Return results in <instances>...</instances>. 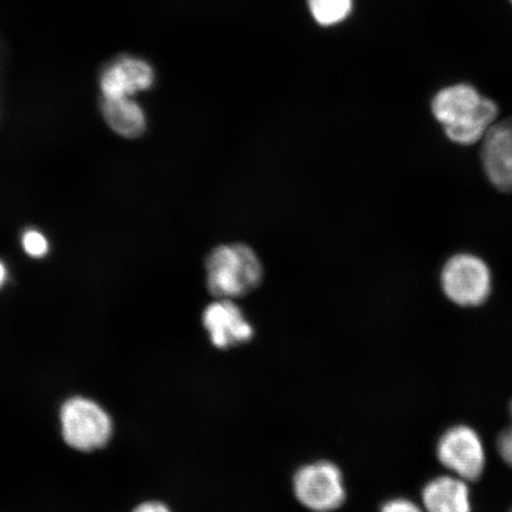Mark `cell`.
<instances>
[{"mask_svg": "<svg viewBox=\"0 0 512 512\" xmlns=\"http://www.w3.org/2000/svg\"><path fill=\"white\" fill-rule=\"evenodd\" d=\"M431 107L448 139L460 145H472L484 139L499 112L496 102L485 98L470 83L440 89Z\"/></svg>", "mask_w": 512, "mask_h": 512, "instance_id": "6da1fadb", "label": "cell"}, {"mask_svg": "<svg viewBox=\"0 0 512 512\" xmlns=\"http://www.w3.org/2000/svg\"><path fill=\"white\" fill-rule=\"evenodd\" d=\"M207 286L219 299L246 296L264 277L261 261L252 248L241 243L213 249L206 261Z\"/></svg>", "mask_w": 512, "mask_h": 512, "instance_id": "7a4b0ae2", "label": "cell"}, {"mask_svg": "<svg viewBox=\"0 0 512 512\" xmlns=\"http://www.w3.org/2000/svg\"><path fill=\"white\" fill-rule=\"evenodd\" d=\"M294 496L312 512H332L342 507L347 498L343 473L328 460L306 464L294 473Z\"/></svg>", "mask_w": 512, "mask_h": 512, "instance_id": "3957f363", "label": "cell"}, {"mask_svg": "<svg viewBox=\"0 0 512 512\" xmlns=\"http://www.w3.org/2000/svg\"><path fill=\"white\" fill-rule=\"evenodd\" d=\"M64 440L79 451H93L105 446L112 437L113 424L98 403L85 398L68 400L61 409Z\"/></svg>", "mask_w": 512, "mask_h": 512, "instance_id": "277c9868", "label": "cell"}, {"mask_svg": "<svg viewBox=\"0 0 512 512\" xmlns=\"http://www.w3.org/2000/svg\"><path fill=\"white\" fill-rule=\"evenodd\" d=\"M441 286L454 304L463 307L482 305L491 293L490 268L476 255H454L441 272Z\"/></svg>", "mask_w": 512, "mask_h": 512, "instance_id": "5b68a950", "label": "cell"}, {"mask_svg": "<svg viewBox=\"0 0 512 512\" xmlns=\"http://www.w3.org/2000/svg\"><path fill=\"white\" fill-rule=\"evenodd\" d=\"M153 64L142 56L121 53L107 60L99 70L100 98H134L156 85Z\"/></svg>", "mask_w": 512, "mask_h": 512, "instance_id": "8992f818", "label": "cell"}, {"mask_svg": "<svg viewBox=\"0 0 512 512\" xmlns=\"http://www.w3.org/2000/svg\"><path fill=\"white\" fill-rule=\"evenodd\" d=\"M438 459L454 476L476 480L485 469V450L482 439L469 426H454L440 438Z\"/></svg>", "mask_w": 512, "mask_h": 512, "instance_id": "52a82bcc", "label": "cell"}, {"mask_svg": "<svg viewBox=\"0 0 512 512\" xmlns=\"http://www.w3.org/2000/svg\"><path fill=\"white\" fill-rule=\"evenodd\" d=\"M202 322L210 342L217 349L245 344L254 336V329L240 307L230 299H219L203 312Z\"/></svg>", "mask_w": 512, "mask_h": 512, "instance_id": "ba28073f", "label": "cell"}, {"mask_svg": "<svg viewBox=\"0 0 512 512\" xmlns=\"http://www.w3.org/2000/svg\"><path fill=\"white\" fill-rule=\"evenodd\" d=\"M482 160L486 176L498 190L512 192V123L492 126L485 134Z\"/></svg>", "mask_w": 512, "mask_h": 512, "instance_id": "9c48e42d", "label": "cell"}, {"mask_svg": "<svg viewBox=\"0 0 512 512\" xmlns=\"http://www.w3.org/2000/svg\"><path fill=\"white\" fill-rule=\"evenodd\" d=\"M425 512H471L470 490L466 480L441 476L428 482L422 491Z\"/></svg>", "mask_w": 512, "mask_h": 512, "instance_id": "30bf717a", "label": "cell"}, {"mask_svg": "<svg viewBox=\"0 0 512 512\" xmlns=\"http://www.w3.org/2000/svg\"><path fill=\"white\" fill-rule=\"evenodd\" d=\"M99 107L105 124L118 136L137 139L146 132V113L133 98H100Z\"/></svg>", "mask_w": 512, "mask_h": 512, "instance_id": "8fae6325", "label": "cell"}, {"mask_svg": "<svg viewBox=\"0 0 512 512\" xmlns=\"http://www.w3.org/2000/svg\"><path fill=\"white\" fill-rule=\"evenodd\" d=\"M355 0H307V8L315 22L323 28L337 27L354 11Z\"/></svg>", "mask_w": 512, "mask_h": 512, "instance_id": "7c38bea8", "label": "cell"}, {"mask_svg": "<svg viewBox=\"0 0 512 512\" xmlns=\"http://www.w3.org/2000/svg\"><path fill=\"white\" fill-rule=\"evenodd\" d=\"M22 249L31 259H43L50 252V242L47 235L40 229H25L21 238Z\"/></svg>", "mask_w": 512, "mask_h": 512, "instance_id": "4fadbf2b", "label": "cell"}, {"mask_svg": "<svg viewBox=\"0 0 512 512\" xmlns=\"http://www.w3.org/2000/svg\"><path fill=\"white\" fill-rule=\"evenodd\" d=\"M381 512H425L419 505L406 498H395L383 504Z\"/></svg>", "mask_w": 512, "mask_h": 512, "instance_id": "5bb4252c", "label": "cell"}, {"mask_svg": "<svg viewBox=\"0 0 512 512\" xmlns=\"http://www.w3.org/2000/svg\"><path fill=\"white\" fill-rule=\"evenodd\" d=\"M512 418V403H511ZM498 451L504 462L512 467V425L505 430L498 438Z\"/></svg>", "mask_w": 512, "mask_h": 512, "instance_id": "9a60e30c", "label": "cell"}, {"mask_svg": "<svg viewBox=\"0 0 512 512\" xmlns=\"http://www.w3.org/2000/svg\"><path fill=\"white\" fill-rule=\"evenodd\" d=\"M132 512H172L168 505L160 502H146L138 505Z\"/></svg>", "mask_w": 512, "mask_h": 512, "instance_id": "2e32d148", "label": "cell"}, {"mask_svg": "<svg viewBox=\"0 0 512 512\" xmlns=\"http://www.w3.org/2000/svg\"><path fill=\"white\" fill-rule=\"evenodd\" d=\"M9 268L5 262L0 259V290L8 283L9 280Z\"/></svg>", "mask_w": 512, "mask_h": 512, "instance_id": "e0dca14e", "label": "cell"}, {"mask_svg": "<svg viewBox=\"0 0 512 512\" xmlns=\"http://www.w3.org/2000/svg\"><path fill=\"white\" fill-rule=\"evenodd\" d=\"M510 4L512 5V0H509Z\"/></svg>", "mask_w": 512, "mask_h": 512, "instance_id": "ac0fdd59", "label": "cell"}, {"mask_svg": "<svg viewBox=\"0 0 512 512\" xmlns=\"http://www.w3.org/2000/svg\"><path fill=\"white\" fill-rule=\"evenodd\" d=\"M510 120H511V123H512V119H510Z\"/></svg>", "mask_w": 512, "mask_h": 512, "instance_id": "d6986e66", "label": "cell"}]
</instances>
